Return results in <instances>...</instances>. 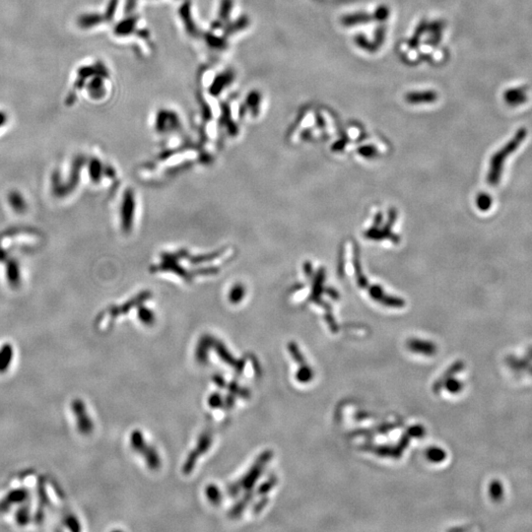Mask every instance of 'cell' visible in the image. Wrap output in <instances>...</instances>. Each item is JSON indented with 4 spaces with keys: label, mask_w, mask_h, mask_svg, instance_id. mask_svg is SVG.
<instances>
[{
    "label": "cell",
    "mask_w": 532,
    "mask_h": 532,
    "mask_svg": "<svg viewBox=\"0 0 532 532\" xmlns=\"http://www.w3.org/2000/svg\"><path fill=\"white\" fill-rule=\"evenodd\" d=\"M447 389H448V391H451V392H457V391H460L461 390V384L458 382H448L447 384Z\"/></svg>",
    "instance_id": "obj_24"
},
{
    "label": "cell",
    "mask_w": 532,
    "mask_h": 532,
    "mask_svg": "<svg viewBox=\"0 0 532 532\" xmlns=\"http://www.w3.org/2000/svg\"><path fill=\"white\" fill-rule=\"evenodd\" d=\"M211 442H212V438L210 435L208 434H204L200 440H199V443L197 445V447L192 452V454L189 455L188 459L186 460V462L183 466V472L188 474L191 473L195 467V461L200 457V455L202 454V452L206 451L210 444H211Z\"/></svg>",
    "instance_id": "obj_10"
},
{
    "label": "cell",
    "mask_w": 532,
    "mask_h": 532,
    "mask_svg": "<svg viewBox=\"0 0 532 532\" xmlns=\"http://www.w3.org/2000/svg\"><path fill=\"white\" fill-rule=\"evenodd\" d=\"M209 404H210V406L213 407V408L220 407V405L222 404V399H221L220 395L217 394V393L211 395L210 398H209Z\"/></svg>",
    "instance_id": "obj_23"
},
{
    "label": "cell",
    "mask_w": 532,
    "mask_h": 532,
    "mask_svg": "<svg viewBox=\"0 0 532 532\" xmlns=\"http://www.w3.org/2000/svg\"><path fill=\"white\" fill-rule=\"evenodd\" d=\"M445 458V452L438 447H433L428 451V459L432 462H441Z\"/></svg>",
    "instance_id": "obj_19"
},
{
    "label": "cell",
    "mask_w": 532,
    "mask_h": 532,
    "mask_svg": "<svg viewBox=\"0 0 532 532\" xmlns=\"http://www.w3.org/2000/svg\"><path fill=\"white\" fill-rule=\"evenodd\" d=\"M235 9V0H220L219 7L217 10V17L212 23V30H222L224 26L231 22V17Z\"/></svg>",
    "instance_id": "obj_9"
},
{
    "label": "cell",
    "mask_w": 532,
    "mask_h": 532,
    "mask_svg": "<svg viewBox=\"0 0 532 532\" xmlns=\"http://www.w3.org/2000/svg\"><path fill=\"white\" fill-rule=\"evenodd\" d=\"M477 203H478V206L480 209L482 210H487L488 207H490V204H491V199L489 196L485 195H482L478 197V200H477Z\"/></svg>",
    "instance_id": "obj_21"
},
{
    "label": "cell",
    "mask_w": 532,
    "mask_h": 532,
    "mask_svg": "<svg viewBox=\"0 0 532 532\" xmlns=\"http://www.w3.org/2000/svg\"><path fill=\"white\" fill-rule=\"evenodd\" d=\"M372 17L367 13H356L344 16L342 18L341 22L344 26H354L359 24H366L372 21Z\"/></svg>",
    "instance_id": "obj_16"
},
{
    "label": "cell",
    "mask_w": 532,
    "mask_h": 532,
    "mask_svg": "<svg viewBox=\"0 0 532 532\" xmlns=\"http://www.w3.org/2000/svg\"><path fill=\"white\" fill-rule=\"evenodd\" d=\"M26 496H27L26 492L20 490V491L12 492L7 499H9V502L11 503H19V502H22V500L25 499Z\"/></svg>",
    "instance_id": "obj_20"
},
{
    "label": "cell",
    "mask_w": 532,
    "mask_h": 532,
    "mask_svg": "<svg viewBox=\"0 0 532 532\" xmlns=\"http://www.w3.org/2000/svg\"><path fill=\"white\" fill-rule=\"evenodd\" d=\"M214 343H215L214 345H215V349H216L217 354L221 357V359H222L224 362H226L227 364L231 365V366H232L233 368H235L236 371H238V372H242V371H243V369H244V367H243V366H244V362H243V361H236V360H234V358L232 357V355L227 351L226 347H225L222 343H220L219 341H217V340L214 339Z\"/></svg>",
    "instance_id": "obj_14"
},
{
    "label": "cell",
    "mask_w": 532,
    "mask_h": 532,
    "mask_svg": "<svg viewBox=\"0 0 532 532\" xmlns=\"http://www.w3.org/2000/svg\"><path fill=\"white\" fill-rule=\"evenodd\" d=\"M388 16H389V9L385 6H382L375 11L373 18H375L376 20H386Z\"/></svg>",
    "instance_id": "obj_22"
},
{
    "label": "cell",
    "mask_w": 532,
    "mask_h": 532,
    "mask_svg": "<svg viewBox=\"0 0 532 532\" xmlns=\"http://www.w3.org/2000/svg\"><path fill=\"white\" fill-rule=\"evenodd\" d=\"M178 15H179L180 21L182 22L184 30L189 35L194 37L200 36L198 26L196 25V22L195 21L192 0H185L178 9Z\"/></svg>",
    "instance_id": "obj_7"
},
{
    "label": "cell",
    "mask_w": 532,
    "mask_h": 532,
    "mask_svg": "<svg viewBox=\"0 0 532 532\" xmlns=\"http://www.w3.org/2000/svg\"><path fill=\"white\" fill-rule=\"evenodd\" d=\"M236 79V74L233 69H225L221 72L214 73L208 69L202 74V82L204 83L208 96L213 99H218L228 88H230Z\"/></svg>",
    "instance_id": "obj_2"
},
{
    "label": "cell",
    "mask_w": 532,
    "mask_h": 532,
    "mask_svg": "<svg viewBox=\"0 0 532 532\" xmlns=\"http://www.w3.org/2000/svg\"><path fill=\"white\" fill-rule=\"evenodd\" d=\"M14 350L10 344H4L0 348V372H6L13 360Z\"/></svg>",
    "instance_id": "obj_15"
},
{
    "label": "cell",
    "mask_w": 532,
    "mask_h": 532,
    "mask_svg": "<svg viewBox=\"0 0 532 532\" xmlns=\"http://www.w3.org/2000/svg\"><path fill=\"white\" fill-rule=\"evenodd\" d=\"M206 495H207V498L208 500L214 504V505H217L220 503L221 499H222V495L221 493L219 491V489L216 487V486H209L207 489H206Z\"/></svg>",
    "instance_id": "obj_18"
},
{
    "label": "cell",
    "mask_w": 532,
    "mask_h": 532,
    "mask_svg": "<svg viewBox=\"0 0 532 532\" xmlns=\"http://www.w3.org/2000/svg\"><path fill=\"white\" fill-rule=\"evenodd\" d=\"M438 99V94L434 91H425V92H411L406 94L405 101L411 105L417 104H431L436 102Z\"/></svg>",
    "instance_id": "obj_12"
},
{
    "label": "cell",
    "mask_w": 532,
    "mask_h": 532,
    "mask_svg": "<svg viewBox=\"0 0 532 532\" xmlns=\"http://www.w3.org/2000/svg\"><path fill=\"white\" fill-rule=\"evenodd\" d=\"M271 455L272 454L270 451H266L261 455V457H259V459L255 461L253 467L250 468V470L247 473V475L244 476V478L241 481H239L238 484L230 486L229 488L230 495L236 496L242 489L244 490L251 489L255 481L258 479V476L261 474L264 465L267 463V461H269Z\"/></svg>",
    "instance_id": "obj_3"
},
{
    "label": "cell",
    "mask_w": 532,
    "mask_h": 532,
    "mask_svg": "<svg viewBox=\"0 0 532 532\" xmlns=\"http://www.w3.org/2000/svg\"><path fill=\"white\" fill-rule=\"evenodd\" d=\"M526 134L527 132L524 128L518 129L514 137L505 147H503L499 152H497V153L491 159L490 171L488 174V182L490 184L492 185L498 184L501 178L504 161H506V159L513 153V152H514L517 149V147L525 139Z\"/></svg>",
    "instance_id": "obj_1"
},
{
    "label": "cell",
    "mask_w": 532,
    "mask_h": 532,
    "mask_svg": "<svg viewBox=\"0 0 532 532\" xmlns=\"http://www.w3.org/2000/svg\"><path fill=\"white\" fill-rule=\"evenodd\" d=\"M504 99L510 106L521 105L527 101L526 88L518 87V88L509 89L504 94Z\"/></svg>",
    "instance_id": "obj_13"
},
{
    "label": "cell",
    "mask_w": 532,
    "mask_h": 532,
    "mask_svg": "<svg viewBox=\"0 0 532 532\" xmlns=\"http://www.w3.org/2000/svg\"><path fill=\"white\" fill-rule=\"evenodd\" d=\"M130 443L132 447L140 452V454H143V457L148 464L149 467L152 469H157L161 465V461L159 455L155 451L154 448L149 446L146 442L143 439V435L139 431H135L131 434Z\"/></svg>",
    "instance_id": "obj_4"
},
{
    "label": "cell",
    "mask_w": 532,
    "mask_h": 532,
    "mask_svg": "<svg viewBox=\"0 0 532 532\" xmlns=\"http://www.w3.org/2000/svg\"><path fill=\"white\" fill-rule=\"evenodd\" d=\"M180 127V119L175 110L161 108L156 113L155 129L158 133L166 134L176 131Z\"/></svg>",
    "instance_id": "obj_5"
},
{
    "label": "cell",
    "mask_w": 532,
    "mask_h": 532,
    "mask_svg": "<svg viewBox=\"0 0 532 532\" xmlns=\"http://www.w3.org/2000/svg\"><path fill=\"white\" fill-rule=\"evenodd\" d=\"M409 348H411L413 351L418 353H423L426 355H431L435 351V346L429 342H424L420 340H413L409 344Z\"/></svg>",
    "instance_id": "obj_17"
},
{
    "label": "cell",
    "mask_w": 532,
    "mask_h": 532,
    "mask_svg": "<svg viewBox=\"0 0 532 532\" xmlns=\"http://www.w3.org/2000/svg\"><path fill=\"white\" fill-rule=\"evenodd\" d=\"M72 411L77 422L78 430L83 435H89L94 429V424L88 414L85 403L81 399H75L72 402Z\"/></svg>",
    "instance_id": "obj_6"
},
{
    "label": "cell",
    "mask_w": 532,
    "mask_h": 532,
    "mask_svg": "<svg viewBox=\"0 0 532 532\" xmlns=\"http://www.w3.org/2000/svg\"><path fill=\"white\" fill-rule=\"evenodd\" d=\"M262 105V94L258 90H250L244 99V102L241 103L242 117L246 118H256L259 116L260 108Z\"/></svg>",
    "instance_id": "obj_8"
},
{
    "label": "cell",
    "mask_w": 532,
    "mask_h": 532,
    "mask_svg": "<svg viewBox=\"0 0 532 532\" xmlns=\"http://www.w3.org/2000/svg\"><path fill=\"white\" fill-rule=\"evenodd\" d=\"M142 30V29H140ZM139 18L136 16H129L126 19L121 21L115 29V33L118 36L126 37L132 35H139Z\"/></svg>",
    "instance_id": "obj_11"
}]
</instances>
